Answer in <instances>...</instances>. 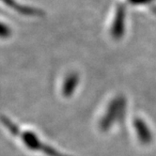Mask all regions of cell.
<instances>
[{
  "instance_id": "1",
  "label": "cell",
  "mask_w": 156,
  "mask_h": 156,
  "mask_svg": "<svg viewBox=\"0 0 156 156\" xmlns=\"http://www.w3.org/2000/svg\"><path fill=\"white\" fill-rule=\"evenodd\" d=\"M20 136L27 146L33 151H41L48 156H66L57 151L55 149L45 146L44 144H41V141L31 133H23Z\"/></svg>"
}]
</instances>
